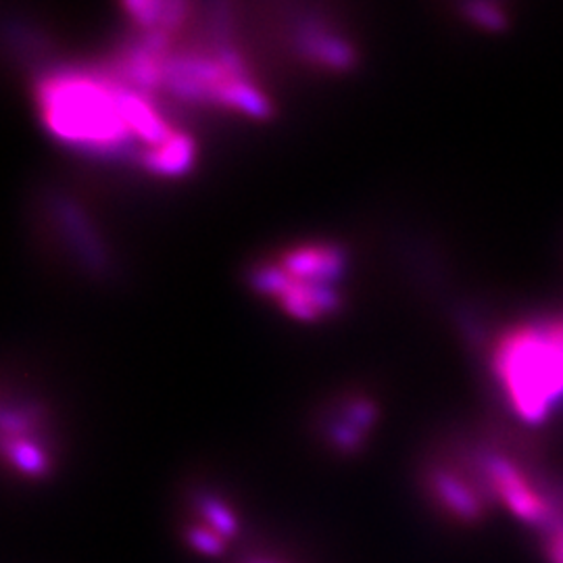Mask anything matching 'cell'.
<instances>
[{
	"label": "cell",
	"mask_w": 563,
	"mask_h": 563,
	"mask_svg": "<svg viewBox=\"0 0 563 563\" xmlns=\"http://www.w3.org/2000/svg\"><path fill=\"white\" fill-rule=\"evenodd\" d=\"M48 130L88 151L130 153L144 167L178 174L192 159V142L163 118L148 92L118 74H59L38 88Z\"/></svg>",
	"instance_id": "cell-1"
},
{
	"label": "cell",
	"mask_w": 563,
	"mask_h": 563,
	"mask_svg": "<svg viewBox=\"0 0 563 563\" xmlns=\"http://www.w3.org/2000/svg\"><path fill=\"white\" fill-rule=\"evenodd\" d=\"M505 401L526 423H543L563 405V320L522 323L495 349Z\"/></svg>",
	"instance_id": "cell-2"
},
{
	"label": "cell",
	"mask_w": 563,
	"mask_h": 563,
	"mask_svg": "<svg viewBox=\"0 0 563 563\" xmlns=\"http://www.w3.org/2000/svg\"><path fill=\"white\" fill-rule=\"evenodd\" d=\"M344 257L330 244H302L255 272V286L299 320L330 316L341 301L339 282Z\"/></svg>",
	"instance_id": "cell-3"
},
{
	"label": "cell",
	"mask_w": 563,
	"mask_h": 563,
	"mask_svg": "<svg viewBox=\"0 0 563 563\" xmlns=\"http://www.w3.org/2000/svg\"><path fill=\"white\" fill-rule=\"evenodd\" d=\"M423 486L430 501L451 522L472 526L483 522L490 509H495L474 451L465 457L432 463Z\"/></svg>",
	"instance_id": "cell-4"
},
{
	"label": "cell",
	"mask_w": 563,
	"mask_h": 563,
	"mask_svg": "<svg viewBox=\"0 0 563 563\" xmlns=\"http://www.w3.org/2000/svg\"><path fill=\"white\" fill-rule=\"evenodd\" d=\"M239 532L241 520L230 501L211 493H201L192 499L184 534L195 551L202 555H222Z\"/></svg>",
	"instance_id": "cell-5"
},
{
	"label": "cell",
	"mask_w": 563,
	"mask_h": 563,
	"mask_svg": "<svg viewBox=\"0 0 563 563\" xmlns=\"http://www.w3.org/2000/svg\"><path fill=\"white\" fill-rule=\"evenodd\" d=\"M4 455L23 478H42L51 470V453L41 441V430L32 416H4Z\"/></svg>",
	"instance_id": "cell-6"
},
{
	"label": "cell",
	"mask_w": 563,
	"mask_h": 563,
	"mask_svg": "<svg viewBox=\"0 0 563 563\" xmlns=\"http://www.w3.org/2000/svg\"><path fill=\"white\" fill-rule=\"evenodd\" d=\"M374 420V409L367 401H353L344 407L328 430V437L339 451H355L365 439L369 423Z\"/></svg>",
	"instance_id": "cell-7"
},
{
	"label": "cell",
	"mask_w": 563,
	"mask_h": 563,
	"mask_svg": "<svg viewBox=\"0 0 563 563\" xmlns=\"http://www.w3.org/2000/svg\"><path fill=\"white\" fill-rule=\"evenodd\" d=\"M534 539L544 563H563V504Z\"/></svg>",
	"instance_id": "cell-8"
},
{
	"label": "cell",
	"mask_w": 563,
	"mask_h": 563,
	"mask_svg": "<svg viewBox=\"0 0 563 563\" xmlns=\"http://www.w3.org/2000/svg\"><path fill=\"white\" fill-rule=\"evenodd\" d=\"M470 13H472L474 20L478 21L484 27H488V30H499V27H504V13H501L497 7H493V4H476V7H470Z\"/></svg>",
	"instance_id": "cell-9"
},
{
	"label": "cell",
	"mask_w": 563,
	"mask_h": 563,
	"mask_svg": "<svg viewBox=\"0 0 563 563\" xmlns=\"http://www.w3.org/2000/svg\"><path fill=\"white\" fill-rule=\"evenodd\" d=\"M241 563H290L288 560H284L280 555H276V553H251V555H246Z\"/></svg>",
	"instance_id": "cell-10"
}]
</instances>
